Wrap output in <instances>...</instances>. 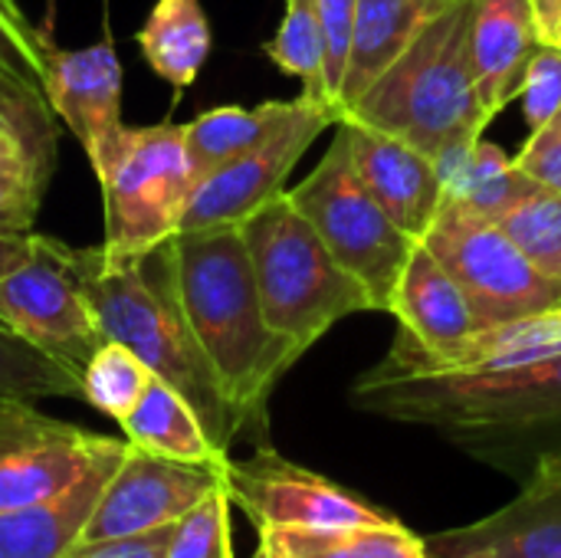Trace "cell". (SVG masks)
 I'll list each match as a JSON object with an SVG mask.
<instances>
[{
    "instance_id": "74e56055",
    "label": "cell",
    "mask_w": 561,
    "mask_h": 558,
    "mask_svg": "<svg viewBox=\"0 0 561 558\" xmlns=\"http://www.w3.org/2000/svg\"><path fill=\"white\" fill-rule=\"evenodd\" d=\"M539 43L561 46V0H529Z\"/></svg>"
},
{
    "instance_id": "8fae6325",
    "label": "cell",
    "mask_w": 561,
    "mask_h": 558,
    "mask_svg": "<svg viewBox=\"0 0 561 558\" xmlns=\"http://www.w3.org/2000/svg\"><path fill=\"white\" fill-rule=\"evenodd\" d=\"M128 441L39 414L33 401H0V510L53 500Z\"/></svg>"
},
{
    "instance_id": "2e32d148",
    "label": "cell",
    "mask_w": 561,
    "mask_h": 558,
    "mask_svg": "<svg viewBox=\"0 0 561 558\" xmlns=\"http://www.w3.org/2000/svg\"><path fill=\"white\" fill-rule=\"evenodd\" d=\"M358 178L385 214L411 237L424 240L444 207V181L437 164L414 145L355 122H342Z\"/></svg>"
},
{
    "instance_id": "836d02e7",
    "label": "cell",
    "mask_w": 561,
    "mask_h": 558,
    "mask_svg": "<svg viewBox=\"0 0 561 558\" xmlns=\"http://www.w3.org/2000/svg\"><path fill=\"white\" fill-rule=\"evenodd\" d=\"M519 99H523L529 132H539L542 125H549L556 118V112L561 109V46L539 43V49L526 69Z\"/></svg>"
},
{
    "instance_id": "7402d4cb",
    "label": "cell",
    "mask_w": 561,
    "mask_h": 558,
    "mask_svg": "<svg viewBox=\"0 0 561 558\" xmlns=\"http://www.w3.org/2000/svg\"><path fill=\"white\" fill-rule=\"evenodd\" d=\"M434 164L444 181V201H454L493 224L542 187L516 164V158L483 138L444 151Z\"/></svg>"
},
{
    "instance_id": "e575fe53",
    "label": "cell",
    "mask_w": 561,
    "mask_h": 558,
    "mask_svg": "<svg viewBox=\"0 0 561 558\" xmlns=\"http://www.w3.org/2000/svg\"><path fill=\"white\" fill-rule=\"evenodd\" d=\"M312 3H316L322 39H325V92H329L332 105L339 109V92H342V79H345V66H348L358 0H312Z\"/></svg>"
},
{
    "instance_id": "d590c367",
    "label": "cell",
    "mask_w": 561,
    "mask_h": 558,
    "mask_svg": "<svg viewBox=\"0 0 561 558\" xmlns=\"http://www.w3.org/2000/svg\"><path fill=\"white\" fill-rule=\"evenodd\" d=\"M174 523L158 526L138 536H115V539H76L59 558H164L171 543Z\"/></svg>"
},
{
    "instance_id": "4fadbf2b",
    "label": "cell",
    "mask_w": 561,
    "mask_h": 558,
    "mask_svg": "<svg viewBox=\"0 0 561 558\" xmlns=\"http://www.w3.org/2000/svg\"><path fill=\"white\" fill-rule=\"evenodd\" d=\"M224 464H184L128 444L79 539L138 536L178 523L220 487Z\"/></svg>"
},
{
    "instance_id": "8992f818",
    "label": "cell",
    "mask_w": 561,
    "mask_h": 558,
    "mask_svg": "<svg viewBox=\"0 0 561 558\" xmlns=\"http://www.w3.org/2000/svg\"><path fill=\"white\" fill-rule=\"evenodd\" d=\"M102 250L141 257L181 234L197 171L187 155L184 125H141L122 132L102 168Z\"/></svg>"
},
{
    "instance_id": "d6a6232c",
    "label": "cell",
    "mask_w": 561,
    "mask_h": 558,
    "mask_svg": "<svg viewBox=\"0 0 561 558\" xmlns=\"http://www.w3.org/2000/svg\"><path fill=\"white\" fill-rule=\"evenodd\" d=\"M53 178L49 161L36 158H0V230L33 234L46 184Z\"/></svg>"
},
{
    "instance_id": "ac0fdd59",
    "label": "cell",
    "mask_w": 561,
    "mask_h": 558,
    "mask_svg": "<svg viewBox=\"0 0 561 558\" xmlns=\"http://www.w3.org/2000/svg\"><path fill=\"white\" fill-rule=\"evenodd\" d=\"M536 49L539 33L529 0H473L470 66L486 122L519 95Z\"/></svg>"
},
{
    "instance_id": "ba28073f",
    "label": "cell",
    "mask_w": 561,
    "mask_h": 558,
    "mask_svg": "<svg viewBox=\"0 0 561 558\" xmlns=\"http://www.w3.org/2000/svg\"><path fill=\"white\" fill-rule=\"evenodd\" d=\"M467 293L480 329L561 306V286L542 276L500 224L444 201L421 240Z\"/></svg>"
},
{
    "instance_id": "ffe728a7",
    "label": "cell",
    "mask_w": 561,
    "mask_h": 558,
    "mask_svg": "<svg viewBox=\"0 0 561 558\" xmlns=\"http://www.w3.org/2000/svg\"><path fill=\"white\" fill-rule=\"evenodd\" d=\"M125 454V451H122ZM122 454L92 467L79 483L53 500L0 510V558H59L85 529Z\"/></svg>"
},
{
    "instance_id": "e0dca14e",
    "label": "cell",
    "mask_w": 561,
    "mask_h": 558,
    "mask_svg": "<svg viewBox=\"0 0 561 558\" xmlns=\"http://www.w3.org/2000/svg\"><path fill=\"white\" fill-rule=\"evenodd\" d=\"M427 558H561V490L529 480L503 510L424 536Z\"/></svg>"
},
{
    "instance_id": "277c9868",
    "label": "cell",
    "mask_w": 561,
    "mask_h": 558,
    "mask_svg": "<svg viewBox=\"0 0 561 558\" xmlns=\"http://www.w3.org/2000/svg\"><path fill=\"white\" fill-rule=\"evenodd\" d=\"M352 405L401 424H421L473 447L561 424V355L473 375H362Z\"/></svg>"
},
{
    "instance_id": "cb8c5ba5",
    "label": "cell",
    "mask_w": 561,
    "mask_h": 558,
    "mask_svg": "<svg viewBox=\"0 0 561 558\" xmlns=\"http://www.w3.org/2000/svg\"><path fill=\"white\" fill-rule=\"evenodd\" d=\"M256 533V558H427L424 536L398 520L381 526H270Z\"/></svg>"
},
{
    "instance_id": "9a60e30c",
    "label": "cell",
    "mask_w": 561,
    "mask_h": 558,
    "mask_svg": "<svg viewBox=\"0 0 561 558\" xmlns=\"http://www.w3.org/2000/svg\"><path fill=\"white\" fill-rule=\"evenodd\" d=\"M561 355V306L513 322L477 329L473 335L447 345L424 349L408 332H398L388 355L368 368L375 378H404V375H473V372H503L529 362Z\"/></svg>"
},
{
    "instance_id": "603a6c76",
    "label": "cell",
    "mask_w": 561,
    "mask_h": 558,
    "mask_svg": "<svg viewBox=\"0 0 561 558\" xmlns=\"http://www.w3.org/2000/svg\"><path fill=\"white\" fill-rule=\"evenodd\" d=\"M118 428L131 447H141L158 457H171L184 464H214V467H220L230 457L217 451L191 401L161 378H151L141 401L131 408L125 421H118Z\"/></svg>"
},
{
    "instance_id": "1f68e13d",
    "label": "cell",
    "mask_w": 561,
    "mask_h": 558,
    "mask_svg": "<svg viewBox=\"0 0 561 558\" xmlns=\"http://www.w3.org/2000/svg\"><path fill=\"white\" fill-rule=\"evenodd\" d=\"M230 497L224 483L187 510L171 533L164 558H233L230 543Z\"/></svg>"
},
{
    "instance_id": "d6986e66",
    "label": "cell",
    "mask_w": 561,
    "mask_h": 558,
    "mask_svg": "<svg viewBox=\"0 0 561 558\" xmlns=\"http://www.w3.org/2000/svg\"><path fill=\"white\" fill-rule=\"evenodd\" d=\"M391 316L424 349H447L480 329L467 293L437 263V257L417 243L398 280Z\"/></svg>"
},
{
    "instance_id": "d4e9b609",
    "label": "cell",
    "mask_w": 561,
    "mask_h": 558,
    "mask_svg": "<svg viewBox=\"0 0 561 558\" xmlns=\"http://www.w3.org/2000/svg\"><path fill=\"white\" fill-rule=\"evenodd\" d=\"M135 43L148 69L174 92H184L201 76L214 43L204 0H154Z\"/></svg>"
},
{
    "instance_id": "ab89813d",
    "label": "cell",
    "mask_w": 561,
    "mask_h": 558,
    "mask_svg": "<svg viewBox=\"0 0 561 558\" xmlns=\"http://www.w3.org/2000/svg\"><path fill=\"white\" fill-rule=\"evenodd\" d=\"M533 480H536V483H549V487H559V490H561V447H556V451H546V454H542V457L536 460Z\"/></svg>"
},
{
    "instance_id": "5bb4252c",
    "label": "cell",
    "mask_w": 561,
    "mask_h": 558,
    "mask_svg": "<svg viewBox=\"0 0 561 558\" xmlns=\"http://www.w3.org/2000/svg\"><path fill=\"white\" fill-rule=\"evenodd\" d=\"M43 46V92L53 115L76 135L92 171L102 168L108 151L125 132L122 122V62L108 36L62 49L46 30Z\"/></svg>"
},
{
    "instance_id": "7c38bea8",
    "label": "cell",
    "mask_w": 561,
    "mask_h": 558,
    "mask_svg": "<svg viewBox=\"0 0 561 558\" xmlns=\"http://www.w3.org/2000/svg\"><path fill=\"white\" fill-rule=\"evenodd\" d=\"M220 483L237 510L250 516L256 529L270 526H381L394 516L368 503L355 490L312 474L273 447H260L247 460H230L220 470Z\"/></svg>"
},
{
    "instance_id": "7a4b0ae2",
    "label": "cell",
    "mask_w": 561,
    "mask_h": 558,
    "mask_svg": "<svg viewBox=\"0 0 561 558\" xmlns=\"http://www.w3.org/2000/svg\"><path fill=\"white\" fill-rule=\"evenodd\" d=\"M171 257L184 316L210 358L240 428L263 424L266 398L299 355L263 316L243 230L217 227L178 234L171 240Z\"/></svg>"
},
{
    "instance_id": "4dcf8cb0",
    "label": "cell",
    "mask_w": 561,
    "mask_h": 558,
    "mask_svg": "<svg viewBox=\"0 0 561 558\" xmlns=\"http://www.w3.org/2000/svg\"><path fill=\"white\" fill-rule=\"evenodd\" d=\"M500 230L526 253V260L561 286V194L539 187L519 207H513Z\"/></svg>"
},
{
    "instance_id": "484cf974",
    "label": "cell",
    "mask_w": 561,
    "mask_h": 558,
    "mask_svg": "<svg viewBox=\"0 0 561 558\" xmlns=\"http://www.w3.org/2000/svg\"><path fill=\"white\" fill-rule=\"evenodd\" d=\"M299 105L296 99H273V102H260L253 109L243 105H217L201 112L197 118H191L184 125V141H187V155L194 161L197 181L240 158L243 151L256 148L260 141H266Z\"/></svg>"
},
{
    "instance_id": "f546056e",
    "label": "cell",
    "mask_w": 561,
    "mask_h": 558,
    "mask_svg": "<svg viewBox=\"0 0 561 558\" xmlns=\"http://www.w3.org/2000/svg\"><path fill=\"white\" fill-rule=\"evenodd\" d=\"M263 49L273 66L306 82L302 92L332 105L325 92V39H322V26H319V13L312 0H286L283 23Z\"/></svg>"
},
{
    "instance_id": "f1b7e54d",
    "label": "cell",
    "mask_w": 561,
    "mask_h": 558,
    "mask_svg": "<svg viewBox=\"0 0 561 558\" xmlns=\"http://www.w3.org/2000/svg\"><path fill=\"white\" fill-rule=\"evenodd\" d=\"M82 398L79 375L0 326V401Z\"/></svg>"
},
{
    "instance_id": "83f0119b",
    "label": "cell",
    "mask_w": 561,
    "mask_h": 558,
    "mask_svg": "<svg viewBox=\"0 0 561 558\" xmlns=\"http://www.w3.org/2000/svg\"><path fill=\"white\" fill-rule=\"evenodd\" d=\"M39 33L16 0H0V102L53 112L43 92Z\"/></svg>"
},
{
    "instance_id": "f35d334b",
    "label": "cell",
    "mask_w": 561,
    "mask_h": 558,
    "mask_svg": "<svg viewBox=\"0 0 561 558\" xmlns=\"http://www.w3.org/2000/svg\"><path fill=\"white\" fill-rule=\"evenodd\" d=\"M30 243H33V234H3L0 230V276L7 270H13L30 253Z\"/></svg>"
},
{
    "instance_id": "3957f363",
    "label": "cell",
    "mask_w": 561,
    "mask_h": 558,
    "mask_svg": "<svg viewBox=\"0 0 561 558\" xmlns=\"http://www.w3.org/2000/svg\"><path fill=\"white\" fill-rule=\"evenodd\" d=\"M473 0H447L342 122L388 132L431 161L486 132L470 66Z\"/></svg>"
},
{
    "instance_id": "30bf717a",
    "label": "cell",
    "mask_w": 561,
    "mask_h": 558,
    "mask_svg": "<svg viewBox=\"0 0 561 558\" xmlns=\"http://www.w3.org/2000/svg\"><path fill=\"white\" fill-rule=\"evenodd\" d=\"M339 109L302 92L296 112L256 148L240 158L207 171L191 194V204L181 220V234L217 230L247 224L266 201L286 191V181L309 145L329 128L339 125Z\"/></svg>"
},
{
    "instance_id": "6da1fadb",
    "label": "cell",
    "mask_w": 561,
    "mask_h": 558,
    "mask_svg": "<svg viewBox=\"0 0 561 558\" xmlns=\"http://www.w3.org/2000/svg\"><path fill=\"white\" fill-rule=\"evenodd\" d=\"M171 240L141 257H115L105 253L102 243L72 247V266L102 335L128 345L154 378L178 388L197 411L217 451L227 454L243 428L184 316Z\"/></svg>"
},
{
    "instance_id": "44dd1931",
    "label": "cell",
    "mask_w": 561,
    "mask_h": 558,
    "mask_svg": "<svg viewBox=\"0 0 561 558\" xmlns=\"http://www.w3.org/2000/svg\"><path fill=\"white\" fill-rule=\"evenodd\" d=\"M447 0H358L348 66L339 92V115L345 118L355 102L385 76V69L408 49L417 30Z\"/></svg>"
},
{
    "instance_id": "4316f807",
    "label": "cell",
    "mask_w": 561,
    "mask_h": 558,
    "mask_svg": "<svg viewBox=\"0 0 561 558\" xmlns=\"http://www.w3.org/2000/svg\"><path fill=\"white\" fill-rule=\"evenodd\" d=\"M154 372L122 342L105 339L79 372L82 401L102 411L112 421H125L131 408L141 401Z\"/></svg>"
},
{
    "instance_id": "8d00e7d4",
    "label": "cell",
    "mask_w": 561,
    "mask_h": 558,
    "mask_svg": "<svg viewBox=\"0 0 561 558\" xmlns=\"http://www.w3.org/2000/svg\"><path fill=\"white\" fill-rule=\"evenodd\" d=\"M516 164L542 187L561 194V109L549 125L529 132V141L516 155Z\"/></svg>"
},
{
    "instance_id": "5b68a950",
    "label": "cell",
    "mask_w": 561,
    "mask_h": 558,
    "mask_svg": "<svg viewBox=\"0 0 561 558\" xmlns=\"http://www.w3.org/2000/svg\"><path fill=\"white\" fill-rule=\"evenodd\" d=\"M270 329L302 358L332 326L371 312L368 289L329 253L289 191L240 224Z\"/></svg>"
},
{
    "instance_id": "9c48e42d",
    "label": "cell",
    "mask_w": 561,
    "mask_h": 558,
    "mask_svg": "<svg viewBox=\"0 0 561 558\" xmlns=\"http://www.w3.org/2000/svg\"><path fill=\"white\" fill-rule=\"evenodd\" d=\"M0 326L76 375L82 372L105 335L76 276L72 247L33 234L30 253L0 276Z\"/></svg>"
},
{
    "instance_id": "60d3db41",
    "label": "cell",
    "mask_w": 561,
    "mask_h": 558,
    "mask_svg": "<svg viewBox=\"0 0 561 558\" xmlns=\"http://www.w3.org/2000/svg\"><path fill=\"white\" fill-rule=\"evenodd\" d=\"M253 558H256V556H253Z\"/></svg>"
},
{
    "instance_id": "52a82bcc",
    "label": "cell",
    "mask_w": 561,
    "mask_h": 558,
    "mask_svg": "<svg viewBox=\"0 0 561 558\" xmlns=\"http://www.w3.org/2000/svg\"><path fill=\"white\" fill-rule=\"evenodd\" d=\"M286 191L302 217L316 227L329 253L368 289L375 309L391 312L398 280L417 240H411L385 214V207L358 178L342 122L335 125V138L322 161Z\"/></svg>"
}]
</instances>
